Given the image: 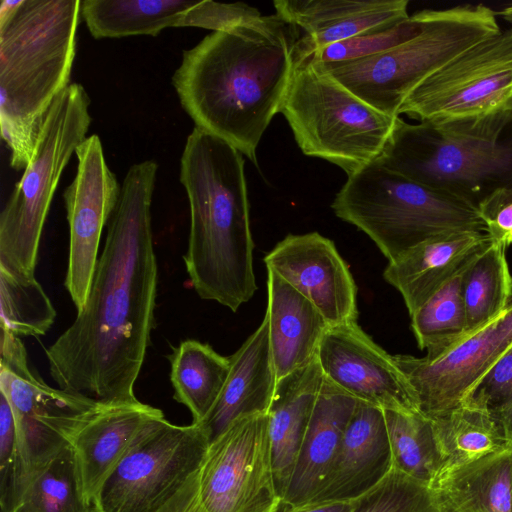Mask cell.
Wrapping results in <instances>:
<instances>
[{"instance_id":"cell-31","label":"cell","mask_w":512,"mask_h":512,"mask_svg":"<svg viewBox=\"0 0 512 512\" xmlns=\"http://www.w3.org/2000/svg\"><path fill=\"white\" fill-rule=\"evenodd\" d=\"M383 411L393 468L432 488L445 468L432 419L421 412Z\"/></svg>"},{"instance_id":"cell-5","label":"cell","mask_w":512,"mask_h":512,"mask_svg":"<svg viewBox=\"0 0 512 512\" xmlns=\"http://www.w3.org/2000/svg\"><path fill=\"white\" fill-rule=\"evenodd\" d=\"M375 162L477 210L512 186V113L418 124L398 116Z\"/></svg>"},{"instance_id":"cell-21","label":"cell","mask_w":512,"mask_h":512,"mask_svg":"<svg viewBox=\"0 0 512 512\" xmlns=\"http://www.w3.org/2000/svg\"><path fill=\"white\" fill-rule=\"evenodd\" d=\"M357 402L324 378L280 510L306 505L320 492Z\"/></svg>"},{"instance_id":"cell-15","label":"cell","mask_w":512,"mask_h":512,"mask_svg":"<svg viewBox=\"0 0 512 512\" xmlns=\"http://www.w3.org/2000/svg\"><path fill=\"white\" fill-rule=\"evenodd\" d=\"M75 154L76 174L63 193L69 225L64 284L79 312L86 304L102 231L116 205L121 186L106 163L98 135L87 137Z\"/></svg>"},{"instance_id":"cell-3","label":"cell","mask_w":512,"mask_h":512,"mask_svg":"<svg viewBox=\"0 0 512 512\" xmlns=\"http://www.w3.org/2000/svg\"><path fill=\"white\" fill-rule=\"evenodd\" d=\"M243 154L195 127L180 159L190 209L186 271L197 295L236 312L257 291Z\"/></svg>"},{"instance_id":"cell-1","label":"cell","mask_w":512,"mask_h":512,"mask_svg":"<svg viewBox=\"0 0 512 512\" xmlns=\"http://www.w3.org/2000/svg\"><path fill=\"white\" fill-rule=\"evenodd\" d=\"M157 170L153 160L129 168L86 304L45 351L60 389L104 404L139 401L134 386L150 344L158 284L151 226Z\"/></svg>"},{"instance_id":"cell-43","label":"cell","mask_w":512,"mask_h":512,"mask_svg":"<svg viewBox=\"0 0 512 512\" xmlns=\"http://www.w3.org/2000/svg\"><path fill=\"white\" fill-rule=\"evenodd\" d=\"M505 438L512 444V405L494 416Z\"/></svg>"},{"instance_id":"cell-24","label":"cell","mask_w":512,"mask_h":512,"mask_svg":"<svg viewBox=\"0 0 512 512\" xmlns=\"http://www.w3.org/2000/svg\"><path fill=\"white\" fill-rule=\"evenodd\" d=\"M269 340L277 380L301 369L317 358L328 324L302 294L267 270Z\"/></svg>"},{"instance_id":"cell-42","label":"cell","mask_w":512,"mask_h":512,"mask_svg":"<svg viewBox=\"0 0 512 512\" xmlns=\"http://www.w3.org/2000/svg\"><path fill=\"white\" fill-rule=\"evenodd\" d=\"M279 512H352L351 502L308 503L303 506L286 508Z\"/></svg>"},{"instance_id":"cell-36","label":"cell","mask_w":512,"mask_h":512,"mask_svg":"<svg viewBox=\"0 0 512 512\" xmlns=\"http://www.w3.org/2000/svg\"><path fill=\"white\" fill-rule=\"evenodd\" d=\"M423 25L421 11L390 27L370 31L316 50L310 56L320 64L357 60L388 51L417 36Z\"/></svg>"},{"instance_id":"cell-28","label":"cell","mask_w":512,"mask_h":512,"mask_svg":"<svg viewBox=\"0 0 512 512\" xmlns=\"http://www.w3.org/2000/svg\"><path fill=\"white\" fill-rule=\"evenodd\" d=\"M173 398L185 405L193 418L202 423L216 404L230 371V359L209 344L182 341L169 356Z\"/></svg>"},{"instance_id":"cell-30","label":"cell","mask_w":512,"mask_h":512,"mask_svg":"<svg viewBox=\"0 0 512 512\" xmlns=\"http://www.w3.org/2000/svg\"><path fill=\"white\" fill-rule=\"evenodd\" d=\"M461 293L468 332L506 308L512 299V275L504 245L492 241L470 259L462 272Z\"/></svg>"},{"instance_id":"cell-44","label":"cell","mask_w":512,"mask_h":512,"mask_svg":"<svg viewBox=\"0 0 512 512\" xmlns=\"http://www.w3.org/2000/svg\"><path fill=\"white\" fill-rule=\"evenodd\" d=\"M496 15L500 16L506 22L512 24V4L502 8L500 11L496 12Z\"/></svg>"},{"instance_id":"cell-10","label":"cell","mask_w":512,"mask_h":512,"mask_svg":"<svg viewBox=\"0 0 512 512\" xmlns=\"http://www.w3.org/2000/svg\"><path fill=\"white\" fill-rule=\"evenodd\" d=\"M90 98L79 83L53 102L34 154L0 215V267L34 276L43 226L62 172L91 124Z\"/></svg>"},{"instance_id":"cell-25","label":"cell","mask_w":512,"mask_h":512,"mask_svg":"<svg viewBox=\"0 0 512 512\" xmlns=\"http://www.w3.org/2000/svg\"><path fill=\"white\" fill-rule=\"evenodd\" d=\"M323 381L317 358L309 365L277 380L267 415L273 471L281 502Z\"/></svg>"},{"instance_id":"cell-35","label":"cell","mask_w":512,"mask_h":512,"mask_svg":"<svg viewBox=\"0 0 512 512\" xmlns=\"http://www.w3.org/2000/svg\"><path fill=\"white\" fill-rule=\"evenodd\" d=\"M351 504L352 512H441L439 499L431 487L394 468Z\"/></svg>"},{"instance_id":"cell-41","label":"cell","mask_w":512,"mask_h":512,"mask_svg":"<svg viewBox=\"0 0 512 512\" xmlns=\"http://www.w3.org/2000/svg\"><path fill=\"white\" fill-rule=\"evenodd\" d=\"M159 512H207L199 494L198 472L183 489Z\"/></svg>"},{"instance_id":"cell-38","label":"cell","mask_w":512,"mask_h":512,"mask_svg":"<svg viewBox=\"0 0 512 512\" xmlns=\"http://www.w3.org/2000/svg\"><path fill=\"white\" fill-rule=\"evenodd\" d=\"M468 398L486 407L493 416L512 405V347L481 379Z\"/></svg>"},{"instance_id":"cell-34","label":"cell","mask_w":512,"mask_h":512,"mask_svg":"<svg viewBox=\"0 0 512 512\" xmlns=\"http://www.w3.org/2000/svg\"><path fill=\"white\" fill-rule=\"evenodd\" d=\"M9 512H100L83 495L73 453L68 446L24 491Z\"/></svg>"},{"instance_id":"cell-6","label":"cell","mask_w":512,"mask_h":512,"mask_svg":"<svg viewBox=\"0 0 512 512\" xmlns=\"http://www.w3.org/2000/svg\"><path fill=\"white\" fill-rule=\"evenodd\" d=\"M331 208L338 218L364 232L389 263L440 235L486 232L474 207L375 161L348 177Z\"/></svg>"},{"instance_id":"cell-23","label":"cell","mask_w":512,"mask_h":512,"mask_svg":"<svg viewBox=\"0 0 512 512\" xmlns=\"http://www.w3.org/2000/svg\"><path fill=\"white\" fill-rule=\"evenodd\" d=\"M490 242L486 232L440 235L388 263L383 277L401 294L411 315Z\"/></svg>"},{"instance_id":"cell-27","label":"cell","mask_w":512,"mask_h":512,"mask_svg":"<svg viewBox=\"0 0 512 512\" xmlns=\"http://www.w3.org/2000/svg\"><path fill=\"white\" fill-rule=\"evenodd\" d=\"M195 1L189 0H85L81 16L96 39L135 35L156 36L169 27H185Z\"/></svg>"},{"instance_id":"cell-13","label":"cell","mask_w":512,"mask_h":512,"mask_svg":"<svg viewBox=\"0 0 512 512\" xmlns=\"http://www.w3.org/2000/svg\"><path fill=\"white\" fill-rule=\"evenodd\" d=\"M198 480L207 512H279L268 415L239 418L211 441Z\"/></svg>"},{"instance_id":"cell-2","label":"cell","mask_w":512,"mask_h":512,"mask_svg":"<svg viewBox=\"0 0 512 512\" xmlns=\"http://www.w3.org/2000/svg\"><path fill=\"white\" fill-rule=\"evenodd\" d=\"M299 36L275 13L213 32L183 51L172 84L195 127L257 165V146L292 78Z\"/></svg>"},{"instance_id":"cell-45","label":"cell","mask_w":512,"mask_h":512,"mask_svg":"<svg viewBox=\"0 0 512 512\" xmlns=\"http://www.w3.org/2000/svg\"><path fill=\"white\" fill-rule=\"evenodd\" d=\"M441 512H451V511L446 510V509H444V508H442V507H441Z\"/></svg>"},{"instance_id":"cell-19","label":"cell","mask_w":512,"mask_h":512,"mask_svg":"<svg viewBox=\"0 0 512 512\" xmlns=\"http://www.w3.org/2000/svg\"><path fill=\"white\" fill-rule=\"evenodd\" d=\"M162 410L140 401L102 403L69 439L79 483L87 501L95 503L108 479L135 437Z\"/></svg>"},{"instance_id":"cell-12","label":"cell","mask_w":512,"mask_h":512,"mask_svg":"<svg viewBox=\"0 0 512 512\" xmlns=\"http://www.w3.org/2000/svg\"><path fill=\"white\" fill-rule=\"evenodd\" d=\"M512 113V26L473 44L421 82L398 115L419 122Z\"/></svg>"},{"instance_id":"cell-32","label":"cell","mask_w":512,"mask_h":512,"mask_svg":"<svg viewBox=\"0 0 512 512\" xmlns=\"http://www.w3.org/2000/svg\"><path fill=\"white\" fill-rule=\"evenodd\" d=\"M465 266L410 315L418 347L426 350L428 358L437 356L468 332L461 293Z\"/></svg>"},{"instance_id":"cell-26","label":"cell","mask_w":512,"mask_h":512,"mask_svg":"<svg viewBox=\"0 0 512 512\" xmlns=\"http://www.w3.org/2000/svg\"><path fill=\"white\" fill-rule=\"evenodd\" d=\"M432 489L451 512H512V445L443 473Z\"/></svg>"},{"instance_id":"cell-8","label":"cell","mask_w":512,"mask_h":512,"mask_svg":"<svg viewBox=\"0 0 512 512\" xmlns=\"http://www.w3.org/2000/svg\"><path fill=\"white\" fill-rule=\"evenodd\" d=\"M280 113L304 155L335 164L348 177L380 156L396 119L360 99L310 58H295Z\"/></svg>"},{"instance_id":"cell-7","label":"cell","mask_w":512,"mask_h":512,"mask_svg":"<svg viewBox=\"0 0 512 512\" xmlns=\"http://www.w3.org/2000/svg\"><path fill=\"white\" fill-rule=\"evenodd\" d=\"M421 32L411 40L373 56L320 64L360 99L392 117L407 96L458 54L501 29L494 10L463 4L421 10Z\"/></svg>"},{"instance_id":"cell-40","label":"cell","mask_w":512,"mask_h":512,"mask_svg":"<svg viewBox=\"0 0 512 512\" xmlns=\"http://www.w3.org/2000/svg\"><path fill=\"white\" fill-rule=\"evenodd\" d=\"M16 422L12 407L0 392V481L10 473L16 448Z\"/></svg>"},{"instance_id":"cell-22","label":"cell","mask_w":512,"mask_h":512,"mask_svg":"<svg viewBox=\"0 0 512 512\" xmlns=\"http://www.w3.org/2000/svg\"><path fill=\"white\" fill-rule=\"evenodd\" d=\"M229 359L230 371L223 390L209 415L200 423L208 432L210 442L237 419L268 413L277 377L265 317Z\"/></svg>"},{"instance_id":"cell-4","label":"cell","mask_w":512,"mask_h":512,"mask_svg":"<svg viewBox=\"0 0 512 512\" xmlns=\"http://www.w3.org/2000/svg\"><path fill=\"white\" fill-rule=\"evenodd\" d=\"M81 2H1L0 123L13 169L27 167L50 107L70 85Z\"/></svg>"},{"instance_id":"cell-16","label":"cell","mask_w":512,"mask_h":512,"mask_svg":"<svg viewBox=\"0 0 512 512\" xmlns=\"http://www.w3.org/2000/svg\"><path fill=\"white\" fill-rule=\"evenodd\" d=\"M317 360L324 378L355 399L382 410L420 412L393 355L357 322L328 327Z\"/></svg>"},{"instance_id":"cell-14","label":"cell","mask_w":512,"mask_h":512,"mask_svg":"<svg viewBox=\"0 0 512 512\" xmlns=\"http://www.w3.org/2000/svg\"><path fill=\"white\" fill-rule=\"evenodd\" d=\"M512 347V299L495 318L468 332L435 357L393 355L429 418L462 404L476 385Z\"/></svg>"},{"instance_id":"cell-17","label":"cell","mask_w":512,"mask_h":512,"mask_svg":"<svg viewBox=\"0 0 512 512\" xmlns=\"http://www.w3.org/2000/svg\"><path fill=\"white\" fill-rule=\"evenodd\" d=\"M264 263L307 298L329 327L357 322V286L329 238L318 232L289 234L265 255Z\"/></svg>"},{"instance_id":"cell-37","label":"cell","mask_w":512,"mask_h":512,"mask_svg":"<svg viewBox=\"0 0 512 512\" xmlns=\"http://www.w3.org/2000/svg\"><path fill=\"white\" fill-rule=\"evenodd\" d=\"M260 11L248 4L195 1L186 15L185 27L223 31L260 18Z\"/></svg>"},{"instance_id":"cell-29","label":"cell","mask_w":512,"mask_h":512,"mask_svg":"<svg viewBox=\"0 0 512 512\" xmlns=\"http://www.w3.org/2000/svg\"><path fill=\"white\" fill-rule=\"evenodd\" d=\"M431 419L445 461L443 473L512 445L493 414L470 398Z\"/></svg>"},{"instance_id":"cell-33","label":"cell","mask_w":512,"mask_h":512,"mask_svg":"<svg viewBox=\"0 0 512 512\" xmlns=\"http://www.w3.org/2000/svg\"><path fill=\"white\" fill-rule=\"evenodd\" d=\"M56 310L35 276L0 267V327L18 337L42 336Z\"/></svg>"},{"instance_id":"cell-11","label":"cell","mask_w":512,"mask_h":512,"mask_svg":"<svg viewBox=\"0 0 512 512\" xmlns=\"http://www.w3.org/2000/svg\"><path fill=\"white\" fill-rule=\"evenodd\" d=\"M210 444L200 423L181 426L164 414L150 419L104 483L100 512H159L195 475Z\"/></svg>"},{"instance_id":"cell-18","label":"cell","mask_w":512,"mask_h":512,"mask_svg":"<svg viewBox=\"0 0 512 512\" xmlns=\"http://www.w3.org/2000/svg\"><path fill=\"white\" fill-rule=\"evenodd\" d=\"M408 0H275L276 14L301 31L295 58L408 19Z\"/></svg>"},{"instance_id":"cell-39","label":"cell","mask_w":512,"mask_h":512,"mask_svg":"<svg viewBox=\"0 0 512 512\" xmlns=\"http://www.w3.org/2000/svg\"><path fill=\"white\" fill-rule=\"evenodd\" d=\"M477 211L493 242L506 248L512 245V186L493 192L479 204Z\"/></svg>"},{"instance_id":"cell-20","label":"cell","mask_w":512,"mask_h":512,"mask_svg":"<svg viewBox=\"0 0 512 512\" xmlns=\"http://www.w3.org/2000/svg\"><path fill=\"white\" fill-rule=\"evenodd\" d=\"M392 468L384 411L358 400L328 477L310 503L351 502Z\"/></svg>"},{"instance_id":"cell-9","label":"cell","mask_w":512,"mask_h":512,"mask_svg":"<svg viewBox=\"0 0 512 512\" xmlns=\"http://www.w3.org/2000/svg\"><path fill=\"white\" fill-rule=\"evenodd\" d=\"M0 339V392L12 407L17 431L11 471L0 481L1 512H9L102 403L50 387L30 369L20 337L1 329Z\"/></svg>"}]
</instances>
